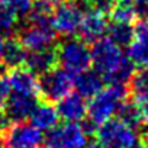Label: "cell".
I'll use <instances>...</instances> for the list:
<instances>
[{
    "mask_svg": "<svg viewBox=\"0 0 148 148\" xmlns=\"http://www.w3.org/2000/svg\"><path fill=\"white\" fill-rule=\"evenodd\" d=\"M90 55L95 71L109 84H126L135 73L134 62L123 54L122 47L110 38L95 41Z\"/></svg>",
    "mask_w": 148,
    "mask_h": 148,
    "instance_id": "6da1fadb",
    "label": "cell"
},
{
    "mask_svg": "<svg viewBox=\"0 0 148 148\" xmlns=\"http://www.w3.org/2000/svg\"><path fill=\"white\" fill-rule=\"evenodd\" d=\"M105 15L106 13H103L95 8H92L90 10L83 13L79 32L82 34L84 41L95 42V41L103 38V35L108 32V26H109Z\"/></svg>",
    "mask_w": 148,
    "mask_h": 148,
    "instance_id": "5bb4252c",
    "label": "cell"
},
{
    "mask_svg": "<svg viewBox=\"0 0 148 148\" xmlns=\"http://www.w3.org/2000/svg\"><path fill=\"white\" fill-rule=\"evenodd\" d=\"M132 102L136 105L144 125H148V68H141L129 79Z\"/></svg>",
    "mask_w": 148,
    "mask_h": 148,
    "instance_id": "4fadbf2b",
    "label": "cell"
},
{
    "mask_svg": "<svg viewBox=\"0 0 148 148\" xmlns=\"http://www.w3.org/2000/svg\"><path fill=\"white\" fill-rule=\"evenodd\" d=\"M26 54H28V52H26V48H25L18 39L6 41L2 64H5V65L9 67V68L21 67V65L25 64Z\"/></svg>",
    "mask_w": 148,
    "mask_h": 148,
    "instance_id": "d6986e66",
    "label": "cell"
},
{
    "mask_svg": "<svg viewBox=\"0 0 148 148\" xmlns=\"http://www.w3.org/2000/svg\"><path fill=\"white\" fill-rule=\"evenodd\" d=\"M108 34L109 38L116 42L121 47H126L129 45V42L132 41L134 36V26H131V23H123V22H112L108 26Z\"/></svg>",
    "mask_w": 148,
    "mask_h": 148,
    "instance_id": "ffe728a7",
    "label": "cell"
},
{
    "mask_svg": "<svg viewBox=\"0 0 148 148\" xmlns=\"http://www.w3.org/2000/svg\"><path fill=\"white\" fill-rule=\"evenodd\" d=\"M97 144L103 148H135L139 144V135L134 126L121 118L109 119L97 126Z\"/></svg>",
    "mask_w": 148,
    "mask_h": 148,
    "instance_id": "3957f363",
    "label": "cell"
},
{
    "mask_svg": "<svg viewBox=\"0 0 148 148\" xmlns=\"http://www.w3.org/2000/svg\"><path fill=\"white\" fill-rule=\"evenodd\" d=\"M79 2H90V0H79Z\"/></svg>",
    "mask_w": 148,
    "mask_h": 148,
    "instance_id": "4dcf8cb0",
    "label": "cell"
},
{
    "mask_svg": "<svg viewBox=\"0 0 148 148\" xmlns=\"http://www.w3.org/2000/svg\"><path fill=\"white\" fill-rule=\"evenodd\" d=\"M103 82L105 80L100 77L99 73L86 70L83 73L76 74V79H74V87L77 89L79 95H82L83 97L92 99L93 96H96L103 89Z\"/></svg>",
    "mask_w": 148,
    "mask_h": 148,
    "instance_id": "e0dca14e",
    "label": "cell"
},
{
    "mask_svg": "<svg viewBox=\"0 0 148 148\" xmlns=\"http://www.w3.org/2000/svg\"><path fill=\"white\" fill-rule=\"evenodd\" d=\"M109 12L112 16V22L131 23L135 18V12H134L131 0H119V2H116L112 6V9Z\"/></svg>",
    "mask_w": 148,
    "mask_h": 148,
    "instance_id": "44dd1931",
    "label": "cell"
},
{
    "mask_svg": "<svg viewBox=\"0 0 148 148\" xmlns=\"http://www.w3.org/2000/svg\"><path fill=\"white\" fill-rule=\"evenodd\" d=\"M135 16L139 21L148 22V0H131Z\"/></svg>",
    "mask_w": 148,
    "mask_h": 148,
    "instance_id": "d4e9b609",
    "label": "cell"
},
{
    "mask_svg": "<svg viewBox=\"0 0 148 148\" xmlns=\"http://www.w3.org/2000/svg\"><path fill=\"white\" fill-rule=\"evenodd\" d=\"M135 148H148V141H147V142H145L144 145H141V147L138 145V147H135Z\"/></svg>",
    "mask_w": 148,
    "mask_h": 148,
    "instance_id": "f546056e",
    "label": "cell"
},
{
    "mask_svg": "<svg viewBox=\"0 0 148 148\" xmlns=\"http://www.w3.org/2000/svg\"><path fill=\"white\" fill-rule=\"evenodd\" d=\"M58 116L65 122H80L87 116V103L79 93H68L58 100Z\"/></svg>",
    "mask_w": 148,
    "mask_h": 148,
    "instance_id": "9a60e30c",
    "label": "cell"
},
{
    "mask_svg": "<svg viewBox=\"0 0 148 148\" xmlns=\"http://www.w3.org/2000/svg\"><path fill=\"white\" fill-rule=\"evenodd\" d=\"M26 67L34 71L35 74H42L49 71L51 68H54L58 62H57V54L54 49L51 48H44V49H36V51H31L29 54H26V60H25Z\"/></svg>",
    "mask_w": 148,
    "mask_h": 148,
    "instance_id": "2e32d148",
    "label": "cell"
},
{
    "mask_svg": "<svg viewBox=\"0 0 148 148\" xmlns=\"http://www.w3.org/2000/svg\"><path fill=\"white\" fill-rule=\"evenodd\" d=\"M89 148H103V147H102L100 144H92V145H90Z\"/></svg>",
    "mask_w": 148,
    "mask_h": 148,
    "instance_id": "f1b7e54d",
    "label": "cell"
},
{
    "mask_svg": "<svg viewBox=\"0 0 148 148\" xmlns=\"http://www.w3.org/2000/svg\"><path fill=\"white\" fill-rule=\"evenodd\" d=\"M5 45H6V39H5V35L0 32V64H2V60H3V51H5Z\"/></svg>",
    "mask_w": 148,
    "mask_h": 148,
    "instance_id": "83f0119b",
    "label": "cell"
},
{
    "mask_svg": "<svg viewBox=\"0 0 148 148\" xmlns=\"http://www.w3.org/2000/svg\"><path fill=\"white\" fill-rule=\"evenodd\" d=\"M39 84H41V93H44V96L48 100L58 102L60 99L71 93L74 87V76L62 67L55 65L54 68L42 74Z\"/></svg>",
    "mask_w": 148,
    "mask_h": 148,
    "instance_id": "52a82bcc",
    "label": "cell"
},
{
    "mask_svg": "<svg viewBox=\"0 0 148 148\" xmlns=\"http://www.w3.org/2000/svg\"><path fill=\"white\" fill-rule=\"evenodd\" d=\"M5 148H39L44 142L42 131L26 122H15L3 129Z\"/></svg>",
    "mask_w": 148,
    "mask_h": 148,
    "instance_id": "8992f818",
    "label": "cell"
},
{
    "mask_svg": "<svg viewBox=\"0 0 148 148\" xmlns=\"http://www.w3.org/2000/svg\"><path fill=\"white\" fill-rule=\"evenodd\" d=\"M6 82H8L10 93H19V95L36 96V97L41 93L39 79L28 67L21 65V67L12 68V71L6 77Z\"/></svg>",
    "mask_w": 148,
    "mask_h": 148,
    "instance_id": "30bf717a",
    "label": "cell"
},
{
    "mask_svg": "<svg viewBox=\"0 0 148 148\" xmlns=\"http://www.w3.org/2000/svg\"><path fill=\"white\" fill-rule=\"evenodd\" d=\"M9 93H10V90H9L6 79L0 76V113H2L3 109H5V105H6V100L9 97Z\"/></svg>",
    "mask_w": 148,
    "mask_h": 148,
    "instance_id": "484cf974",
    "label": "cell"
},
{
    "mask_svg": "<svg viewBox=\"0 0 148 148\" xmlns=\"http://www.w3.org/2000/svg\"><path fill=\"white\" fill-rule=\"evenodd\" d=\"M82 18L83 12L76 3L62 2L51 13V25L55 34L71 38L79 32Z\"/></svg>",
    "mask_w": 148,
    "mask_h": 148,
    "instance_id": "ba28073f",
    "label": "cell"
},
{
    "mask_svg": "<svg viewBox=\"0 0 148 148\" xmlns=\"http://www.w3.org/2000/svg\"><path fill=\"white\" fill-rule=\"evenodd\" d=\"M90 2L93 3L95 9H97V10H100L103 13H108L112 9V6L116 2H119V0H90Z\"/></svg>",
    "mask_w": 148,
    "mask_h": 148,
    "instance_id": "4316f807",
    "label": "cell"
},
{
    "mask_svg": "<svg viewBox=\"0 0 148 148\" xmlns=\"http://www.w3.org/2000/svg\"><path fill=\"white\" fill-rule=\"evenodd\" d=\"M29 118L32 121V125H35L39 131H49L58 123L60 116L55 106H52L49 102H44L36 103Z\"/></svg>",
    "mask_w": 148,
    "mask_h": 148,
    "instance_id": "ac0fdd59",
    "label": "cell"
},
{
    "mask_svg": "<svg viewBox=\"0 0 148 148\" xmlns=\"http://www.w3.org/2000/svg\"><path fill=\"white\" fill-rule=\"evenodd\" d=\"M0 6L13 10L18 16H26L32 10L34 0H0Z\"/></svg>",
    "mask_w": 148,
    "mask_h": 148,
    "instance_id": "cb8c5ba5",
    "label": "cell"
},
{
    "mask_svg": "<svg viewBox=\"0 0 148 148\" xmlns=\"http://www.w3.org/2000/svg\"><path fill=\"white\" fill-rule=\"evenodd\" d=\"M118 113H119V118H121L122 121H125L126 123H129V125L134 126V128H138V126H142V125H144L142 116H141V113H139L136 105H135L132 100H131V102H126V99H125V100L122 102V105H121Z\"/></svg>",
    "mask_w": 148,
    "mask_h": 148,
    "instance_id": "7402d4cb",
    "label": "cell"
},
{
    "mask_svg": "<svg viewBox=\"0 0 148 148\" xmlns=\"http://www.w3.org/2000/svg\"><path fill=\"white\" fill-rule=\"evenodd\" d=\"M128 57L134 65L148 68V22L139 21L134 26V36L128 45Z\"/></svg>",
    "mask_w": 148,
    "mask_h": 148,
    "instance_id": "8fae6325",
    "label": "cell"
},
{
    "mask_svg": "<svg viewBox=\"0 0 148 148\" xmlns=\"http://www.w3.org/2000/svg\"><path fill=\"white\" fill-rule=\"evenodd\" d=\"M47 132V148H86L89 144V131L79 122L55 125Z\"/></svg>",
    "mask_w": 148,
    "mask_h": 148,
    "instance_id": "5b68a950",
    "label": "cell"
},
{
    "mask_svg": "<svg viewBox=\"0 0 148 148\" xmlns=\"http://www.w3.org/2000/svg\"><path fill=\"white\" fill-rule=\"evenodd\" d=\"M57 62L67 71H70L73 76L79 73L89 70L92 65V55L90 48L82 39L70 38L58 45L55 49Z\"/></svg>",
    "mask_w": 148,
    "mask_h": 148,
    "instance_id": "277c9868",
    "label": "cell"
},
{
    "mask_svg": "<svg viewBox=\"0 0 148 148\" xmlns=\"http://www.w3.org/2000/svg\"><path fill=\"white\" fill-rule=\"evenodd\" d=\"M18 41L29 51L51 48L55 41V31L51 22L29 21V23L21 29Z\"/></svg>",
    "mask_w": 148,
    "mask_h": 148,
    "instance_id": "9c48e42d",
    "label": "cell"
},
{
    "mask_svg": "<svg viewBox=\"0 0 148 148\" xmlns=\"http://www.w3.org/2000/svg\"><path fill=\"white\" fill-rule=\"evenodd\" d=\"M36 103V96L9 93V97L3 109V115L9 122H22L31 116Z\"/></svg>",
    "mask_w": 148,
    "mask_h": 148,
    "instance_id": "7c38bea8",
    "label": "cell"
},
{
    "mask_svg": "<svg viewBox=\"0 0 148 148\" xmlns=\"http://www.w3.org/2000/svg\"><path fill=\"white\" fill-rule=\"evenodd\" d=\"M16 26H18V15L5 6H0V32L3 35L10 34L16 29Z\"/></svg>",
    "mask_w": 148,
    "mask_h": 148,
    "instance_id": "603a6c76",
    "label": "cell"
},
{
    "mask_svg": "<svg viewBox=\"0 0 148 148\" xmlns=\"http://www.w3.org/2000/svg\"><path fill=\"white\" fill-rule=\"evenodd\" d=\"M126 93L125 84H109V87L102 89L96 96H93L87 105V115L92 125L99 126L112 119L118 113L122 102L126 99Z\"/></svg>",
    "mask_w": 148,
    "mask_h": 148,
    "instance_id": "7a4b0ae2",
    "label": "cell"
}]
</instances>
